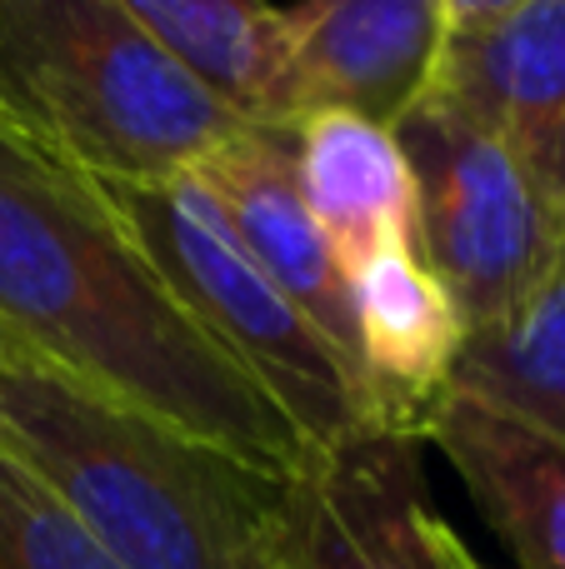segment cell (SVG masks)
Here are the masks:
<instances>
[{"label":"cell","instance_id":"cell-1","mask_svg":"<svg viewBox=\"0 0 565 569\" xmlns=\"http://www.w3.org/2000/svg\"><path fill=\"white\" fill-rule=\"evenodd\" d=\"M0 345L10 360L156 415L256 470L310 445L160 280L96 180L0 130Z\"/></svg>","mask_w":565,"mask_h":569},{"label":"cell","instance_id":"cell-2","mask_svg":"<svg viewBox=\"0 0 565 569\" xmlns=\"http://www.w3.org/2000/svg\"><path fill=\"white\" fill-rule=\"evenodd\" d=\"M0 455L36 475L120 569H280L290 475L56 370H0Z\"/></svg>","mask_w":565,"mask_h":569},{"label":"cell","instance_id":"cell-3","mask_svg":"<svg viewBox=\"0 0 565 569\" xmlns=\"http://www.w3.org/2000/svg\"><path fill=\"white\" fill-rule=\"evenodd\" d=\"M246 120L120 0H0V130L100 186L196 170Z\"/></svg>","mask_w":565,"mask_h":569},{"label":"cell","instance_id":"cell-4","mask_svg":"<svg viewBox=\"0 0 565 569\" xmlns=\"http://www.w3.org/2000/svg\"><path fill=\"white\" fill-rule=\"evenodd\" d=\"M100 190L200 330L270 395V405L296 425L310 450L376 430L370 400L346 355L250 260L196 170Z\"/></svg>","mask_w":565,"mask_h":569},{"label":"cell","instance_id":"cell-5","mask_svg":"<svg viewBox=\"0 0 565 569\" xmlns=\"http://www.w3.org/2000/svg\"><path fill=\"white\" fill-rule=\"evenodd\" d=\"M390 130L416 176L426 270L466 330L500 320L565 260V206L436 90H420Z\"/></svg>","mask_w":565,"mask_h":569},{"label":"cell","instance_id":"cell-6","mask_svg":"<svg viewBox=\"0 0 565 569\" xmlns=\"http://www.w3.org/2000/svg\"><path fill=\"white\" fill-rule=\"evenodd\" d=\"M280 569H480L436 515L420 440L390 430L310 450L290 475Z\"/></svg>","mask_w":565,"mask_h":569},{"label":"cell","instance_id":"cell-7","mask_svg":"<svg viewBox=\"0 0 565 569\" xmlns=\"http://www.w3.org/2000/svg\"><path fill=\"white\" fill-rule=\"evenodd\" d=\"M440 40V0H296L280 10V126L320 110L396 126Z\"/></svg>","mask_w":565,"mask_h":569},{"label":"cell","instance_id":"cell-8","mask_svg":"<svg viewBox=\"0 0 565 569\" xmlns=\"http://www.w3.org/2000/svg\"><path fill=\"white\" fill-rule=\"evenodd\" d=\"M565 206V0L440 40L430 86Z\"/></svg>","mask_w":565,"mask_h":569},{"label":"cell","instance_id":"cell-9","mask_svg":"<svg viewBox=\"0 0 565 569\" xmlns=\"http://www.w3.org/2000/svg\"><path fill=\"white\" fill-rule=\"evenodd\" d=\"M200 186L220 200L230 230L250 250L260 270L320 325L330 345L356 370V315H350V280L330 256L296 170V130L286 126H240L220 150L196 166ZM360 380V370H356ZM366 390V385H360ZM370 400V395H366ZM376 415V410H370Z\"/></svg>","mask_w":565,"mask_h":569},{"label":"cell","instance_id":"cell-10","mask_svg":"<svg viewBox=\"0 0 565 569\" xmlns=\"http://www.w3.org/2000/svg\"><path fill=\"white\" fill-rule=\"evenodd\" d=\"M350 315L376 430L426 440V420L446 395L466 335L450 295L416 250H390L350 276Z\"/></svg>","mask_w":565,"mask_h":569},{"label":"cell","instance_id":"cell-11","mask_svg":"<svg viewBox=\"0 0 565 569\" xmlns=\"http://www.w3.org/2000/svg\"><path fill=\"white\" fill-rule=\"evenodd\" d=\"M426 440L460 475L470 505L521 569H565V445L536 425L446 390Z\"/></svg>","mask_w":565,"mask_h":569},{"label":"cell","instance_id":"cell-12","mask_svg":"<svg viewBox=\"0 0 565 569\" xmlns=\"http://www.w3.org/2000/svg\"><path fill=\"white\" fill-rule=\"evenodd\" d=\"M300 196L326 236L346 280L390 250H416V176L396 146V130L376 120L320 110L296 126Z\"/></svg>","mask_w":565,"mask_h":569},{"label":"cell","instance_id":"cell-13","mask_svg":"<svg viewBox=\"0 0 565 569\" xmlns=\"http://www.w3.org/2000/svg\"><path fill=\"white\" fill-rule=\"evenodd\" d=\"M136 26L246 126H280V10L270 0H120Z\"/></svg>","mask_w":565,"mask_h":569},{"label":"cell","instance_id":"cell-14","mask_svg":"<svg viewBox=\"0 0 565 569\" xmlns=\"http://www.w3.org/2000/svg\"><path fill=\"white\" fill-rule=\"evenodd\" d=\"M446 390L516 415L565 445V260L516 310L460 335Z\"/></svg>","mask_w":565,"mask_h":569},{"label":"cell","instance_id":"cell-15","mask_svg":"<svg viewBox=\"0 0 565 569\" xmlns=\"http://www.w3.org/2000/svg\"><path fill=\"white\" fill-rule=\"evenodd\" d=\"M0 569H120L30 470L0 455Z\"/></svg>","mask_w":565,"mask_h":569},{"label":"cell","instance_id":"cell-16","mask_svg":"<svg viewBox=\"0 0 565 569\" xmlns=\"http://www.w3.org/2000/svg\"><path fill=\"white\" fill-rule=\"evenodd\" d=\"M526 0H440V30L446 36H466V30L496 26L511 10H521Z\"/></svg>","mask_w":565,"mask_h":569},{"label":"cell","instance_id":"cell-17","mask_svg":"<svg viewBox=\"0 0 565 569\" xmlns=\"http://www.w3.org/2000/svg\"><path fill=\"white\" fill-rule=\"evenodd\" d=\"M6 365H10V350H6V345H0V370H6Z\"/></svg>","mask_w":565,"mask_h":569}]
</instances>
